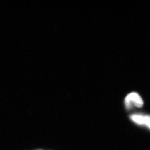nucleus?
<instances>
[{
    "mask_svg": "<svg viewBox=\"0 0 150 150\" xmlns=\"http://www.w3.org/2000/svg\"><path fill=\"white\" fill-rule=\"evenodd\" d=\"M125 106L126 109L129 110L131 109L133 106L137 108H141L144 104L143 99L138 93L132 92L129 94L125 98Z\"/></svg>",
    "mask_w": 150,
    "mask_h": 150,
    "instance_id": "f257e3e1",
    "label": "nucleus"
},
{
    "mask_svg": "<svg viewBox=\"0 0 150 150\" xmlns=\"http://www.w3.org/2000/svg\"><path fill=\"white\" fill-rule=\"evenodd\" d=\"M130 118L133 122L140 126L144 125V115L140 114H134L130 115Z\"/></svg>",
    "mask_w": 150,
    "mask_h": 150,
    "instance_id": "f03ea898",
    "label": "nucleus"
},
{
    "mask_svg": "<svg viewBox=\"0 0 150 150\" xmlns=\"http://www.w3.org/2000/svg\"><path fill=\"white\" fill-rule=\"evenodd\" d=\"M144 125L146 126L150 130V115H144Z\"/></svg>",
    "mask_w": 150,
    "mask_h": 150,
    "instance_id": "7ed1b4c3",
    "label": "nucleus"
}]
</instances>
